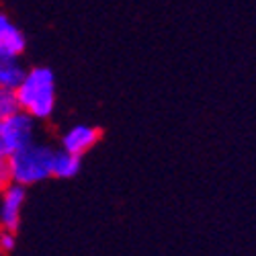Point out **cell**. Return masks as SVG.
Masks as SVG:
<instances>
[{"label": "cell", "instance_id": "1", "mask_svg": "<svg viewBox=\"0 0 256 256\" xmlns=\"http://www.w3.org/2000/svg\"><path fill=\"white\" fill-rule=\"evenodd\" d=\"M56 156H58V150H54L48 144H39V142L29 144L27 148L18 150L14 156L6 160L10 182L29 186L54 176Z\"/></svg>", "mask_w": 256, "mask_h": 256}, {"label": "cell", "instance_id": "3", "mask_svg": "<svg viewBox=\"0 0 256 256\" xmlns=\"http://www.w3.org/2000/svg\"><path fill=\"white\" fill-rule=\"evenodd\" d=\"M35 117L27 111H18L0 119V158L8 160L18 150L35 142Z\"/></svg>", "mask_w": 256, "mask_h": 256}, {"label": "cell", "instance_id": "4", "mask_svg": "<svg viewBox=\"0 0 256 256\" xmlns=\"http://www.w3.org/2000/svg\"><path fill=\"white\" fill-rule=\"evenodd\" d=\"M25 203V186L10 182L2 190V203H0V224L4 230L14 232L18 228L20 220V209Z\"/></svg>", "mask_w": 256, "mask_h": 256}, {"label": "cell", "instance_id": "8", "mask_svg": "<svg viewBox=\"0 0 256 256\" xmlns=\"http://www.w3.org/2000/svg\"><path fill=\"white\" fill-rule=\"evenodd\" d=\"M80 158L76 154H70L66 150H58L56 164H54V176L58 178H72L78 174L80 170Z\"/></svg>", "mask_w": 256, "mask_h": 256}, {"label": "cell", "instance_id": "2", "mask_svg": "<svg viewBox=\"0 0 256 256\" xmlns=\"http://www.w3.org/2000/svg\"><path fill=\"white\" fill-rule=\"evenodd\" d=\"M20 109L35 119H48L56 106V78L50 68L37 66L27 72L25 82L16 88Z\"/></svg>", "mask_w": 256, "mask_h": 256}, {"label": "cell", "instance_id": "10", "mask_svg": "<svg viewBox=\"0 0 256 256\" xmlns=\"http://www.w3.org/2000/svg\"><path fill=\"white\" fill-rule=\"evenodd\" d=\"M0 246H2L4 252H10L14 248V232L2 230V234H0Z\"/></svg>", "mask_w": 256, "mask_h": 256}, {"label": "cell", "instance_id": "7", "mask_svg": "<svg viewBox=\"0 0 256 256\" xmlns=\"http://www.w3.org/2000/svg\"><path fill=\"white\" fill-rule=\"evenodd\" d=\"M27 72L16 60H8V62H0V88L4 90H16L20 84L25 82Z\"/></svg>", "mask_w": 256, "mask_h": 256}, {"label": "cell", "instance_id": "5", "mask_svg": "<svg viewBox=\"0 0 256 256\" xmlns=\"http://www.w3.org/2000/svg\"><path fill=\"white\" fill-rule=\"evenodd\" d=\"M25 35L6 14H2L0 16V62L18 60V56L25 52Z\"/></svg>", "mask_w": 256, "mask_h": 256}, {"label": "cell", "instance_id": "6", "mask_svg": "<svg viewBox=\"0 0 256 256\" xmlns=\"http://www.w3.org/2000/svg\"><path fill=\"white\" fill-rule=\"evenodd\" d=\"M100 140V132L92 125H74L62 138V150L82 156Z\"/></svg>", "mask_w": 256, "mask_h": 256}, {"label": "cell", "instance_id": "9", "mask_svg": "<svg viewBox=\"0 0 256 256\" xmlns=\"http://www.w3.org/2000/svg\"><path fill=\"white\" fill-rule=\"evenodd\" d=\"M20 109V102H18V96H16V90H4L0 88V119L4 117H10Z\"/></svg>", "mask_w": 256, "mask_h": 256}]
</instances>
